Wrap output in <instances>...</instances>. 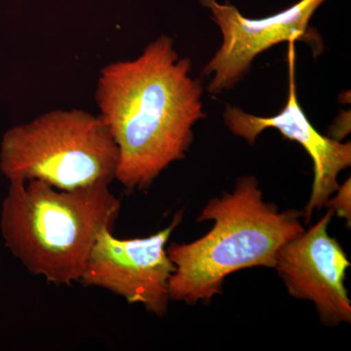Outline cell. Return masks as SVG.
I'll return each mask as SVG.
<instances>
[{"label": "cell", "instance_id": "obj_1", "mask_svg": "<svg viewBox=\"0 0 351 351\" xmlns=\"http://www.w3.org/2000/svg\"><path fill=\"white\" fill-rule=\"evenodd\" d=\"M191 66L173 39L161 36L137 59L101 69L99 117L119 149L115 179L125 188H149L189 151L193 126L205 117L203 88L189 75Z\"/></svg>", "mask_w": 351, "mask_h": 351}, {"label": "cell", "instance_id": "obj_2", "mask_svg": "<svg viewBox=\"0 0 351 351\" xmlns=\"http://www.w3.org/2000/svg\"><path fill=\"white\" fill-rule=\"evenodd\" d=\"M302 216L265 202L253 176L240 178L232 193L212 198L203 208L197 221H214L204 237L168 247L175 267L171 300L188 304L210 302L221 294L230 274L254 267L274 269L279 249L306 230Z\"/></svg>", "mask_w": 351, "mask_h": 351}, {"label": "cell", "instance_id": "obj_3", "mask_svg": "<svg viewBox=\"0 0 351 351\" xmlns=\"http://www.w3.org/2000/svg\"><path fill=\"white\" fill-rule=\"evenodd\" d=\"M120 201L110 184L64 191L12 180L2 203V237L29 272L56 285L80 281L101 230L112 228Z\"/></svg>", "mask_w": 351, "mask_h": 351}, {"label": "cell", "instance_id": "obj_4", "mask_svg": "<svg viewBox=\"0 0 351 351\" xmlns=\"http://www.w3.org/2000/svg\"><path fill=\"white\" fill-rule=\"evenodd\" d=\"M119 149L100 117L52 110L4 135L0 168L12 180L71 191L115 179Z\"/></svg>", "mask_w": 351, "mask_h": 351}, {"label": "cell", "instance_id": "obj_5", "mask_svg": "<svg viewBox=\"0 0 351 351\" xmlns=\"http://www.w3.org/2000/svg\"><path fill=\"white\" fill-rule=\"evenodd\" d=\"M182 219L181 211L167 228L144 239H119L112 228L101 230L80 281L107 289L130 304H143L157 316L165 315L175 270L166 245Z\"/></svg>", "mask_w": 351, "mask_h": 351}, {"label": "cell", "instance_id": "obj_6", "mask_svg": "<svg viewBox=\"0 0 351 351\" xmlns=\"http://www.w3.org/2000/svg\"><path fill=\"white\" fill-rule=\"evenodd\" d=\"M325 0H301L282 12L258 20L248 19L230 4L201 0L210 9L221 29L223 43L203 69L213 75L207 90L217 94L232 89L246 75L254 59L276 44L302 40L321 50L317 34L311 31L309 21Z\"/></svg>", "mask_w": 351, "mask_h": 351}, {"label": "cell", "instance_id": "obj_7", "mask_svg": "<svg viewBox=\"0 0 351 351\" xmlns=\"http://www.w3.org/2000/svg\"><path fill=\"white\" fill-rule=\"evenodd\" d=\"M334 215L329 208L316 225L284 244L274 265L289 294L313 302L323 324L329 326L351 322V302L345 286L350 263L338 240L328 233Z\"/></svg>", "mask_w": 351, "mask_h": 351}, {"label": "cell", "instance_id": "obj_8", "mask_svg": "<svg viewBox=\"0 0 351 351\" xmlns=\"http://www.w3.org/2000/svg\"><path fill=\"white\" fill-rule=\"evenodd\" d=\"M289 93L287 103L274 117H257L239 107L228 106L223 119L226 126L237 137L249 145L265 129L274 128L288 140L302 145L313 159V191L302 216L306 223L314 211H319L339 188L338 176L351 165V145L321 135L307 119L297 98L295 80V41H289Z\"/></svg>", "mask_w": 351, "mask_h": 351}, {"label": "cell", "instance_id": "obj_9", "mask_svg": "<svg viewBox=\"0 0 351 351\" xmlns=\"http://www.w3.org/2000/svg\"><path fill=\"white\" fill-rule=\"evenodd\" d=\"M337 195L334 198H329L326 205L330 209L334 211L341 218L348 221V228L351 225V182L350 178L343 182L341 186H339L336 191Z\"/></svg>", "mask_w": 351, "mask_h": 351}]
</instances>
